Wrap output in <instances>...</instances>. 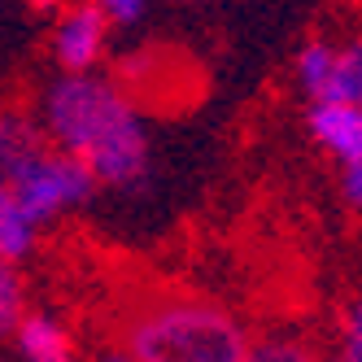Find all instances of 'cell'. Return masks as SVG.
<instances>
[{
    "instance_id": "cell-1",
    "label": "cell",
    "mask_w": 362,
    "mask_h": 362,
    "mask_svg": "<svg viewBox=\"0 0 362 362\" xmlns=\"http://www.w3.org/2000/svg\"><path fill=\"white\" fill-rule=\"evenodd\" d=\"M40 127L62 153L79 158L96 184L105 188H140L148 179V132L114 79H100L92 70L62 74L44 88Z\"/></svg>"
},
{
    "instance_id": "cell-2",
    "label": "cell",
    "mask_w": 362,
    "mask_h": 362,
    "mask_svg": "<svg viewBox=\"0 0 362 362\" xmlns=\"http://www.w3.org/2000/svg\"><path fill=\"white\" fill-rule=\"evenodd\" d=\"M114 345L136 362H240L249 332L201 293L140 284L114 305Z\"/></svg>"
},
{
    "instance_id": "cell-3",
    "label": "cell",
    "mask_w": 362,
    "mask_h": 362,
    "mask_svg": "<svg viewBox=\"0 0 362 362\" xmlns=\"http://www.w3.org/2000/svg\"><path fill=\"white\" fill-rule=\"evenodd\" d=\"M5 184H9V192L18 201V210L35 227H44V223L62 218L66 210H74V205H83L92 197V188H96V179L79 158L44 144L13 179H5Z\"/></svg>"
},
{
    "instance_id": "cell-4",
    "label": "cell",
    "mask_w": 362,
    "mask_h": 362,
    "mask_svg": "<svg viewBox=\"0 0 362 362\" xmlns=\"http://www.w3.org/2000/svg\"><path fill=\"white\" fill-rule=\"evenodd\" d=\"M105 35H110V22L92 0L83 5H70L57 27H53V57L66 74H79V70H92L105 53Z\"/></svg>"
},
{
    "instance_id": "cell-5",
    "label": "cell",
    "mask_w": 362,
    "mask_h": 362,
    "mask_svg": "<svg viewBox=\"0 0 362 362\" xmlns=\"http://www.w3.org/2000/svg\"><path fill=\"white\" fill-rule=\"evenodd\" d=\"M310 136L336 166L362 162V110L345 100H310Z\"/></svg>"
},
{
    "instance_id": "cell-6",
    "label": "cell",
    "mask_w": 362,
    "mask_h": 362,
    "mask_svg": "<svg viewBox=\"0 0 362 362\" xmlns=\"http://www.w3.org/2000/svg\"><path fill=\"white\" fill-rule=\"evenodd\" d=\"M13 341H18V354L27 358V362H79L74 358V341H70V332L53 319V315H22L18 327H13Z\"/></svg>"
},
{
    "instance_id": "cell-7",
    "label": "cell",
    "mask_w": 362,
    "mask_h": 362,
    "mask_svg": "<svg viewBox=\"0 0 362 362\" xmlns=\"http://www.w3.org/2000/svg\"><path fill=\"white\" fill-rule=\"evenodd\" d=\"M44 127L27 114H0V184L13 179L44 148Z\"/></svg>"
},
{
    "instance_id": "cell-8",
    "label": "cell",
    "mask_w": 362,
    "mask_h": 362,
    "mask_svg": "<svg viewBox=\"0 0 362 362\" xmlns=\"http://www.w3.org/2000/svg\"><path fill=\"white\" fill-rule=\"evenodd\" d=\"M35 236L40 227L18 210L9 184H0V262H22L35 249Z\"/></svg>"
},
{
    "instance_id": "cell-9",
    "label": "cell",
    "mask_w": 362,
    "mask_h": 362,
    "mask_svg": "<svg viewBox=\"0 0 362 362\" xmlns=\"http://www.w3.org/2000/svg\"><path fill=\"white\" fill-rule=\"evenodd\" d=\"M240 362H332V358L297 332H275V336H262V341H249Z\"/></svg>"
},
{
    "instance_id": "cell-10",
    "label": "cell",
    "mask_w": 362,
    "mask_h": 362,
    "mask_svg": "<svg viewBox=\"0 0 362 362\" xmlns=\"http://www.w3.org/2000/svg\"><path fill=\"white\" fill-rule=\"evenodd\" d=\"M319 100H345V105H358L362 110V44L336 48L332 74H327Z\"/></svg>"
},
{
    "instance_id": "cell-11",
    "label": "cell",
    "mask_w": 362,
    "mask_h": 362,
    "mask_svg": "<svg viewBox=\"0 0 362 362\" xmlns=\"http://www.w3.org/2000/svg\"><path fill=\"white\" fill-rule=\"evenodd\" d=\"M332 57H336V48L323 44V40H310L301 53H297V88H301L310 100H319L327 74H332Z\"/></svg>"
},
{
    "instance_id": "cell-12",
    "label": "cell",
    "mask_w": 362,
    "mask_h": 362,
    "mask_svg": "<svg viewBox=\"0 0 362 362\" xmlns=\"http://www.w3.org/2000/svg\"><path fill=\"white\" fill-rule=\"evenodd\" d=\"M22 315H27V288H22L18 262H0V336H13Z\"/></svg>"
},
{
    "instance_id": "cell-13",
    "label": "cell",
    "mask_w": 362,
    "mask_h": 362,
    "mask_svg": "<svg viewBox=\"0 0 362 362\" xmlns=\"http://www.w3.org/2000/svg\"><path fill=\"white\" fill-rule=\"evenodd\" d=\"M332 362H362V293L341 310V319H336Z\"/></svg>"
},
{
    "instance_id": "cell-14",
    "label": "cell",
    "mask_w": 362,
    "mask_h": 362,
    "mask_svg": "<svg viewBox=\"0 0 362 362\" xmlns=\"http://www.w3.org/2000/svg\"><path fill=\"white\" fill-rule=\"evenodd\" d=\"M92 5L105 13L110 27H132V22H140V18H144L148 0H92Z\"/></svg>"
},
{
    "instance_id": "cell-15",
    "label": "cell",
    "mask_w": 362,
    "mask_h": 362,
    "mask_svg": "<svg viewBox=\"0 0 362 362\" xmlns=\"http://www.w3.org/2000/svg\"><path fill=\"white\" fill-rule=\"evenodd\" d=\"M341 197H345V205L362 210V162L341 166Z\"/></svg>"
},
{
    "instance_id": "cell-16",
    "label": "cell",
    "mask_w": 362,
    "mask_h": 362,
    "mask_svg": "<svg viewBox=\"0 0 362 362\" xmlns=\"http://www.w3.org/2000/svg\"><path fill=\"white\" fill-rule=\"evenodd\" d=\"M96 362H136V358H132V354H122L118 345H110V349H100V354H96Z\"/></svg>"
}]
</instances>
